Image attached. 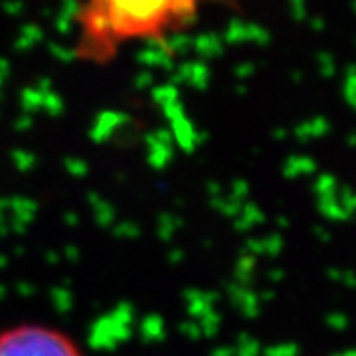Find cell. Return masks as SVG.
I'll return each mask as SVG.
<instances>
[{"label": "cell", "instance_id": "6da1fadb", "mask_svg": "<svg viewBox=\"0 0 356 356\" xmlns=\"http://www.w3.org/2000/svg\"><path fill=\"white\" fill-rule=\"evenodd\" d=\"M240 0H79L74 13V58L107 65L131 44H168L188 32L210 6Z\"/></svg>", "mask_w": 356, "mask_h": 356}, {"label": "cell", "instance_id": "7a4b0ae2", "mask_svg": "<svg viewBox=\"0 0 356 356\" xmlns=\"http://www.w3.org/2000/svg\"><path fill=\"white\" fill-rule=\"evenodd\" d=\"M0 356H83V353L64 331L24 323L0 331Z\"/></svg>", "mask_w": 356, "mask_h": 356}]
</instances>
